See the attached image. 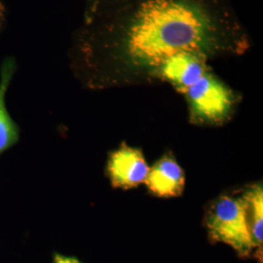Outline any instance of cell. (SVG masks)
Segmentation results:
<instances>
[{
  "mask_svg": "<svg viewBox=\"0 0 263 263\" xmlns=\"http://www.w3.org/2000/svg\"><path fill=\"white\" fill-rule=\"evenodd\" d=\"M148 172L142 152L126 144L112 152L107 162V174L113 187H137L145 182Z\"/></svg>",
  "mask_w": 263,
  "mask_h": 263,
  "instance_id": "obj_4",
  "label": "cell"
},
{
  "mask_svg": "<svg viewBox=\"0 0 263 263\" xmlns=\"http://www.w3.org/2000/svg\"><path fill=\"white\" fill-rule=\"evenodd\" d=\"M205 223L213 242L230 246L241 257L254 254L243 198H217L208 211Z\"/></svg>",
  "mask_w": 263,
  "mask_h": 263,
  "instance_id": "obj_3",
  "label": "cell"
},
{
  "mask_svg": "<svg viewBox=\"0 0 263 263\" xmlns=\"http://www.w3.org/2000/svg\"><path fill=\"white\" fill-rule=\"evenodd\" d=\"M134 0H85L84 22L97 19Z\"/></svg>",
  "mask_w": 263,
  "mask_h": 263,
  "instance_id": "obj_8",
  "label": "cell"
},
{
  "mask_svg": "<svg viewBox=\"0 0 263 263\" xmlns=\"http://www.w3.org/2000/svg\"><path fill=\"white\" fill-rule=\"evenodd\" d=\"M145 183L155 196L177 197L184 188V173L173 156L164 155L149 169Z\"/></svg>",
  "mask_w": 263,
  "mask_h": 263,
  "instance_id": "obj_5",
  "label": "cell"
},
{
  "mask_svg": "<svg viewBox=\"0 0 263 263\" xmlns=\"http://www.w3.org/2000/svg\"><path fill=\"white\" fill-rule=\"evenodd\" d=\"M53 263H83L73 256H67L64 254H55L53 257Z\"/></svg>",
  "mask_w": 263,
  "mask_h": 263,
  "instance_id": "obj_9",
  "label": "cell"
},
{
  "mask_svg": "<svg viewBox=\"0 0 263 263\" xmlns=\"http://www.w3.org/2000/svg\"><path fill=\"white\" fill-rule=\"evenodd\" d=\"M246 204L247 218L254 247V256L262 259L263 189L261 183L246 190L242 196Z\"/></svg>",
  "mask_w": 263,
  "mask_h": 263,
  "instance_id": "obj_7",
  "label": "cell"
},
{
  "mask_svg": "<svg viewBox=\"0 0 263 263\" xmlns=\"http://www.w3.org/2000/svg\"><path fill=\"white\" fill-rule=\"evenodd\" d=\"M16 70L15 63L6 61L0 71V156L20 141L21 131L6 107L5 96Z\"/></svg>",
  "mask_w": 263,
  "mask_h": 263,
  "instance_id": "obj_6",
  "label": "cell"
},
{
  "mask_svg": "<svg viewBox=\"0 0 263 263\" xmlns=\"http://www.w3.org/2000/svg\"><path fill=\"white\" fill-rule=\"evenodd\" d=\"M181 95L187 103L190 122L198 125L227 122L240 103V96L211 66Z\"/></svg>",
  "mask_w": 263,
  "mask_h": 263,
  "instance_id": "obj_2",
  "label": "cell"
},
{
  "mask_svg": "<svg viewBox=\"0 0 263 263\" xmlns=\"http://www.w3.org/2000/svg\"><path fill=\"white\" fill-rule=\"evenodd\" d=\"M252 37L231 0H134L83 23L72 64L94 88L149 82L169 58L244 56Z\"/></svg>",
  "mask_w": 263,
  "mask_h": 263,
  "instance_id": "obj_1",
  "label": "cell"
},
{
  "mask_svg": "<svg viewBox=\"0 0 263 263\" xmlns=\"http://www.w3.org/2000/svg\"><path fill=\"white\" fill-rule=\"evenodd\" d=\"M1 16H2V7L0 5V18H1Z\"/></svg>",
  "mask_w": 263,
  "mask_h": 263,
  "instance_id": "obj_10",
  "label": "cell"
}]
</instances>
